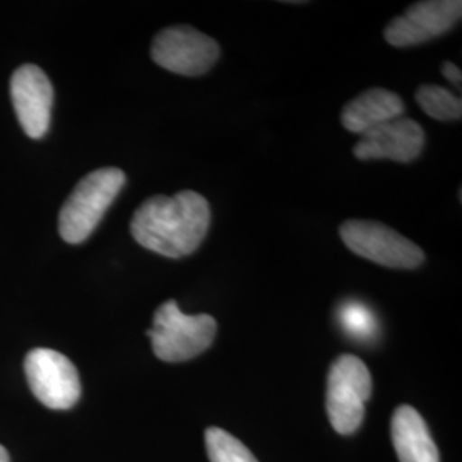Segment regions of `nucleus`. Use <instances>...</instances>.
Here are the masks:
<instances>
[{"label":"nucleus","instance_id":"f257e3e1","mask_svg":"<svg viewBox=\"0 0 462 462\" xmlns=\"http://www.w3.org/2000/svg\"><path fill=\"white\" fill-rule=\"evenodd\" d=\"M209 223V202L194 190H183L171 198L154 196L144 200L134 215L131 231L141 247L180 259L202 244Z\"/></svg>","mask_w":462,"mask_h":462},{"label":"nucleus","instance_id":"f03ea898","mask_svg":"<svg viewBox=\"0 0 462 462\" xmlns=\"http://www.w3.org/2000/svg\"><path fill=\"white\" fill-rule=\"evenodd\" d=\"M125 185L118 168H99L76 185L59 216V233L67 244H83L97 230L108 208Z\"/></svg>","mask_w":462,"mask_h":462},{"label":"nucleus","instance_id":"7ed1b4c3","mask_svg":"<svg viewBox=\"0 0 462 462\" xmlns=\"http://www.w3.org/2000/svg\"><path fill=\"white\" fill-rule=\"evenodd\" d=\"M216 330L215 317L185 315L175 300H168L154 312L148 336L152 351L160 360L179 364L196 358L211 346Z\"/></svg>","mask_w":462,"mask_h":462},{"label":"nucleus","instance_id":"20e7f679","mask_svg":"<svg viewBox=\"0 0 462 462\" xmlns=\"http://www.w3.org/2000/svg\"><path fill=\"white\" fill-rule=\"evenodd\" d=\"M370 396L372 375L358 356L343 355L330 365L326 408L337 433L351 435L362 427L365 402Z\"/></svg>","mask_w":462,"mask_h":462},{"label":"nucleus","instance_id":"39448f33","mask_svg":"<svg viewBox=\"0 0 462 462\" xmlns=\"http://www.w3.org/2000/svg\"><path fill=\"white\" fill-rule=\"evenodd\" d=\"M339 235L351 252L383 267L416 269L425 263V252L414 242L377 221L349 219Z\"/></svg>","mask_w":462,"mask_h":462},{"label":"nucleus","instance_id":"423d86ee","mask_svg":"<svg viewBox=\"0 0 462 462\" xmlns=\"http://www.w3.org/2000/svg\"><path fill=\"white\" fill-rule=\"evenodd\" d=\"M24 372L34 396L50 410H69L81 397L76 366L55 349H32L24 360Z\"/></svg>","mask_w":462,"mask_h":462},{"label":"nucleus","instance_id":"0eeeda50","mask_svg":"<svg viewBox=\"0 0 462 462\" xmlns=\"http://www.w3.org/2000/svg\"><path fill=\"white\" fill-rule=\"evenodd\" d=\"M151 57L160 67L180 76H202L219 59V45L190 26H171L154 36Z\"/></svg>","mask_w":462,"mask_h":462},{"label":"nucleus","instance_id":"6e6552de","mask_svg":"<svg viewBox=\"0 0 462 462\" xmlns=\"http://www.w3.org/2000/svg\"><path fill=\"white\" fill-rule=\"evenodd\" d=\"M462 16L459 0H425L416 2L402 16L391 21L383 38L393 47H411L439 38L450 32Z\"/></svg>","mask_w":462,"mask_h":462},{"label":"nucleus","instance_id":"1a4fd4ad","mask_svg":"<svg viewBox=\"0 0 462 462\" xmlns=\"http://www.w3.org/2000/svg\"><path fill=\"white\" fill-rule=\"evenodd\" d=\"M425 148L423 127L406 116H397L360 135L355 144L358 160H391L411 163Z\"/></svg>","mask_w":462,"mask_h":462},{"label":"nucleus","instance_id":"9d476101","mask_svg":"<svg viewBox=\"0 0 462 462\" xmlns=\"http://www.w3.org/2000/svg\"><path fill=\"white\" fill-rule=\"evenodd\" d=\"M11 98L17 120L26 135L42 139L50 127L53 88L47 74L36 66H23L11 78Z\"/></svg>","mask_w":462,"mask_h":462},{"label":"nucleus","instance_id":"9b49d317","mask_svg":"<svg viewBox=\"0 0 462 462\" xmlns=\"http://www.w3.org/2000/svg\"><path fill=\"white\" fill-rule=\"evenodd\" d=\"M402 114L404 101L399 95L383 88H372L346 103L341 114V124L349 133L362 135Z\"/></svg>","mask_w":462,"mask_h":462},{"label":"nucleus","instance_id":"f8f14e48","mask_svg":"<svg viewBox=\"0 0 462 462\" xmlns=\"http://www.w3.org/2000/svg\"><path fill=\"white\" fill-rule=\"evenodd\" d=\"M391 437L399 462H440L425 420L411 406H399L391 421Z\"/></svg>","mask_w":462,"mask_h":462},{"label":"nucleus","instance_id":"ddd939ff","mask_svg":"<svg viewBox=\"0 0 462 462\" xmlns=\"http://www.w3.org/2000/svg\"><path fill=\"white\" fill-rule=\"evenodd\" d=\"M416 101L421 106V110L435 120H442V122L461 120V98L452 95L442 86H437V84L420 86V89L416 91Z\"/></svg>","mask_w":462,"mask_h":462},{"label":"nucleus","instance_id":"4468645a","mask_svg":"<svg viewBox=\"0 0 462 462\" xmlns=\"http://www.w3.org/2000/svg\"><path fill=\"white\" fill-rule=\"evenodd\" d=\"M206 450L211 462H259L238 439L221 429L206 430Z\"/></svg>","mask_w":462,"mask_h":462},{"label":"nucleus","instance_id":"2eb2a0df","mask_svg":"<svg viewBox=\"0 0 462 462\" xmlns=\"http://www.w3.org/2000/svg\"><path fill=\"white\" fill-rule=\"evenodd\" d=\"M341 324L349 336L356 339H372L377 332L374 312L360 301H347L339 312Z\"/></svg>","mask_w":462,"mask_h":462},{"label":"nucleus","instance_id":"dca6fc26","mask_svg":"<svg viewBox=\"0 0 462 462\" xmlns=\"http://www.w3.org/2000/svg\"><path fill=\"white\" fill-rule=\"evenodd\" d=\"M442 72H444V76H446L447 79H448L450 83L454 84V86H461L462 72L461 69L456 66V64H452V62H444V66H442Z\"/></svg>","mask_w":462,"mask_h":462},{"label":"nucleus","instance_id":"f3484780","mask_svg":"<svg viewBox=\"0 0 462 462\" xmlns=\"http://www.w3.org/2000/svg\"><path fill=\"white\" fill-rule=\"evenodd\" d=\"M0 462H9V454L2 446H0Z\"/></svg>","mask_w":462,"mask_h":462}]
</instances>
